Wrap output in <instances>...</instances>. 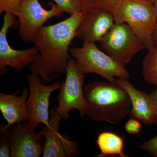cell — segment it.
<instances>
[{"mask_svg":"<svg viewBox=\"0 0 157 157\" xmlns=\"http://www.w3.org/2000/svg\"><path fill=\"white\" fill-rule=\"evenodd\" d=\"M0 138V157L11 156V147L8 136L1 135Z\"/></svg>","mask_w":157,"mask_h":157,"instance_id":"44dd1931","label":"cell"},{"mask_svg":"<svg viewBox=\"0 0 157 157\" xmlns=\"http://www.w3.org/2000/svg\"><path fill=\"white\" fill-rule=\"evenodd\" d=\"M16 16L10 13H6L4 23L0 31V75L8 72L7 67L17 73L28 67L36 60L39 52L35 46L25 50H16L12 48L8 41L7 32L11 28L19 26ZM17 28V27H16Z\"/></svg>","mask_w":157,"mask_h":157,"instance_id":"52a82bcc","label":"cell"},{"mask_svg":"<svg viewBox=\"0 0 157 157\" xmlns=\"http://www.w3.org/2000/svg\"><path fill=\"white\" fill-rule=\"evenodd\" d=\"M142 73L145 81L157 87V45L149 49L143 59Z\"/></svg>","mask_w":157,"mask_h":157,"instance_id":"2e32d148","label":"cell"},{"mask_svg":"<svg viewBox=\"0 0 157 157\" xmlns=\"http://www.w3.org/2000/svg\"><path fill=\"white\" fill-rule=\"evenodd\" d=\"M69 51L85 75L95 73L111 82H115L116 78L130 77L125 67L99 49L95 43L84 42L81 47L70 48Z\"/></svg>","mask_w":157,"mask_h":157,"instance_id":"277c9868","label":"cell"},{"mask_svg":"<svg viewBox=\"0 0 157 157\" xmlns=\"http://www.w3.org/2000/svg\"><path fill=\"white\" fill-rule=\"evenodd\" d=\"M23 0H0V14L10 13L17 17Z\"/></svg>","mask_w":157,"mask_h":157,"instance_id":"d6986e66","label":"cell"},{"mask_svg":"<svg viewBox=\"0 0 157 157\" xmlns=\"http://www.w3.org/2000/svg\"><path fill=\"white\" fill-rule=\"evenodd\" d=\"M157 114V88L151 92L149 94Z\"/></svg>","mask_w":157,"mask_h":157,"instance_id":"603a6c76","label":"cell"},{"mask_svg":"<svg viewBox=\"0 0 157 157\" xmlns=\"http://www.w3.org/2000/svg\"><path fill=\"white\" fill-rule=\"evenodd\" d=\"M154 6L155 7V9L156 11V13H157V1L155 2L154 4Z\"/></svg>","mask_w":157,"mask_h":157,"instance_id":"484cf974","label":"cell"},{"mask_svg":"<svg viewBox=\"0 0 157 157\" xmlns=\"http://www.w3.org/2000/svg\"><path fill=\"white\" fill-rule=\"evenodd\" d=\"M142 128L141 122L136 119L130 118L124 126L126 132L131 135H137L140 133Z\"/></svg>","mask_w":157,"mask_h":157,"instance_id":"ffe728a7","label":"cell"},{"mask_svg":"<svg viewBox=\"0 0 157 157\" xmlns=\"http://www.w3.org/2000/svg\"><path fill=\"white\" fill-rule=\"evenodd\" d=\"M48 125H45L39 133L45 137L43 157H73L78 153V142L71 141L61 135L59 129L62 118L56 109L50 111Z\"/></svg>","mask_w":157,"mask_h":157,"instance_id":"8fae6325","label":"cell"},{"mask_svg":"<svg viewBox=\"0 0 157 157\" xmlns=\"http://www.w3.org/2000/svg\"><path fill=\"white\" fill-rule=\"evenodd\" d=\"M140 148L148 152L152 156L157 157V135L147 141L143 142Z\"/></svg>","mask_w":157,"mask_h":157,"instance_id":"7402d4cb","label":"cell"},{"mask_svg":"<svg viewBox=\"0 0 157 157\" xmlns=\"http://www.w3.org/2000/svg\"><path fill=\"white\" fill-rule=\"evenodd\" d=\"M84 15L83 12L76 13L58 23L43 26L34 36L32 43L39 55L28 68L43 83L66 73L71 56L69 47Z\"/></svg>","mask_w":157,"mask_h":157,"instance_id":"6da1fadb","label":"cell"},{"mask_svg":"<svg viewBox=\"0 0 157 157\" xmlns=\"http://www.w3.org/2000/svg\"><path fill=\"white\" fill-rule=\"evenodd\" d=\"M115 82L128 95L131 102L130 118L136 119L147 125L157 124V114L149 95L137 89L128 79L116 78Z\"/></svg>","mask_w":157,"mask_h":157,"instance_id":"4fadbf2b","label":"cell"},{"mask_svg":"<svg viewBox=\"0 0 157 157\" xmlns=\"http://www.w3.org/2000/svg\"><path fill=\"white\" fill-rule=\"evenodd\" d=\"M113 15L115 23H125L130 27L146 49L155 46L152 37L157 16L154 4L141 0H123Z\"/></svg>","mask_w":157,"mask_h":157,"instance_id":"3957f363","label":"cell"},{"mask_svg":"<svg viewBox=\"0 0 157 157\" xmlns=\"http://www.w3.org/2000/svg\"><path fill=\"white\" fill-rule=\"evenodd\" d=\"M29 83V96L27 100V107L30 122L36 129L39 124L48 125L49 124L50 98L55 91L60 90L63 82H58L47 86L39 77L31 73L25 76Z\"/></svg>","mask_w":157,"mask_h":157,"instance_id":"30bf717a","label":"cell"},{"mask_svg":"<svg viewBox=\"0 0 157 157\" xmlns=\"http://www.w3.org/2000/svg\"><path fill=\"white\" fill-rule=\"evenodd\" d=\"M152 39L154 45H157V22L155 25Z\"/></svg>","mask_w":157,"mask_h":157,"instance_id":"cb8c5ba5","label":"cell"},{"mask_svg":"<svg viewBox=\"0 0 157 157\" xmlns=\"http://www.w3.org/2000/svg\"><path fill=\"white\" fill-rule=\"evenodd\" d=\"M30 122L7 126L2 124L0 135L9 137L12 157H39L43 154L45 143L42 136Z\"/></svg>","mask_w":157,"mask_h":157,"instance_id":"ba28073f","label":"cell"},{"mask_svg":"<svg viewBox=\"0 0 157 157\" xmlns=\"http://www.w3.org/2000/svg\"><path fill=\"white\" fill-rule=\"evenodd\" d=\"M66 74V79L57 97L58 105L55 108L62 119L65 121L69 118V113L73 109L79 112L80 117H83L87 107L83 92L86 75L74 59L71 58L67 65Z\"/></svg>","mask_w":157,"mask_h":157,"instance_id":"5b68a950","label":"cell"},{"mask_svg":"<svg viewBox=\"0 0 157 157\" xmlns=\"http://www.w3.org/2000/svg\"><path fill=\"white\" fill-rule=\"evenodd\" d=\"M82 12L104 10L113 13L123 0H78Z\"/></svg>","mask_w":157,"mask_h":157,"instance_id":"e0dca14e","label":"cell"},{"mask_svg":"<svg viewBox=\"0 0 157 157\" xmlns=\"http://www.w3.org/2000/svg\"><path fill=\"white\" fill-rule=\"evenodd\" d=\"M83 92L87 103L85 115L93 121L118 124L129 114L128 95L116 82H94L85 85Z\"/></svg>","mask_w":157,"mask_h":157,"instance_id":"7a4b0ae2","label":"cell"},{"mask_svg":"<svg viewBox=\"0 0 157 157\" xmlns=\"http://www.w3.org/2000/svg\"><path fill=\"white\" fill-rule=\"evenodd\" d=\"M96 142L101 153L95 157H128L124 151V138L115 133L109 131L101 132L98 135Z\"/></svg>","mask_w":157,"mask_h":157,"instance_id":"9a60e30c","label":"cell"},{"mask_svg":"<svg viewBox=\"0 0 157 157\" xmlns=\"http://www.w3.org/2000/svg\"><path fill=\"white\" fill-rule=\"evenodd\" d=\"M29 96V90L26 87L12 94L0 93V110L7 121V126L29 120L26 104Z\"/></svg>","mask_w":157,"mask_h":157,"instance_id":"5bb4252c","label":"cell"},{"mask_svg":"<svg viewBox=\"0 0 157 157\" xmlns=\"http://www.w3.org/2000/svg\"><path fill=\"white\" fill-rule=\"evenodd\" d=\"M63 12L70 14L82 12L78 0H53Z\"/></svg>","mask_w":157,"mask_h":157,"instance_id":"ac0fdd59","label":"cell"},{"mask_svg":"<svg viewBox=\"0 0 157 157\" xmlns=\"http://www.w3.org/2000/svg\"><path fill=\"white\" fill-rule=\"evenodd\" d=\"M100 43L105 53L124 67L135 55L146 48L125 23H115Z\"/></svg>","mask_w":157,"mask_h":157,"instance_id":"8992f818","label":"cell"},{"mask_svg":"<svg viewBox=\"0 0 157 157\" xmlns=\"http://www.w3.org/2000/svg\"><path fill=\"white\" fill-rule=\"evenodd\" d=\"M112 13L104 10L85 12L75 38L84 42H100L115 24Z\"/></svg>","mask_w":157,"mask_h":157,"instance_id":"7c38bea8","label":"cell"},{"mask_svg":"<svg viewBox=\"0 0 157 157\" xmlns=\"http://www.w3.org/2000/svg\"><path fill=\"white\" fill-rule=\"evenodd\" d=\"M48 5L51 9L46 10L39 0H23L17 17L19 23L18 33L24 42L32 43L35 35L47 21L63 14L56 4L49 3Z\"/></svg>","mask_w":157,"mask_h":157,"instance_id":"9c48e42d","label":"cell"},{"mask_svg":"<svg viewBox=\"0 0 157 157\" xmlns=\"http://www.w3.org/2000/svg\"><path fill=\"white\" fill-rule=\"evenodd\" d=\"M141 1L151 3V4H154L156 2V1H157V0H141Z\"/></svg>","mask_w":157,"mask_h":157,"instance_id":"d4e9b609","label":"cell"}]
</instances>
